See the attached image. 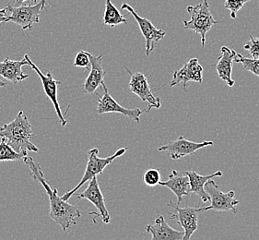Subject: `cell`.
Returning <instances> with one entry per match:
<instances>
[{
  "label": "cell",
  "instance_id": "6da1fadb",
  "mask_svg": "<svg viewBox=\"0 0 259 240\" xmlns=\"http://www.w3.org/2000/svg\"><path fill=\"white\" fill-rule=\"evenodd\" d=\"M23 162L30 168V175L31 178L41 184L47 191L50 199V211L49 217L61 226L63 231L66 232L69 228L77 225V220L81 217L80 211L73 204H68L67 201H64L62 197L58 196L57 188H52L49 183L47 182L44 177L41 167L38 163L34 162L31 156H24Z\"/></svg>",
  "mask_w": 259,
  "mask_h": 240
},
{
  "label": "cell",
  "instance_id": "7a4b0ae2",
  "mask_svg": "<svg viewBox=\"0 0 259 240\" xmlns=\"http://www.w3.org/2000/svg\"><path fill=\"white\" fill-rule=\"evenodd\" d=\"M34 137L31 125L23 111H20L11 123L0 126V138L20 153L28 154V151H39L38 147L31 141Z\"/></svg>",
  "mask_w": 259,
  "mask_h": 240
},
{
  "label": "cell",
  "instance_id": "3957f363",
  "mask_svg": "<svg viewBox=\"0 0 259 240\" xmlns=\"http://www.w3.org/2000/svg\"><path fill=\"white\" fill-rule=\"evenodd\" d=\"M187 11L190 15V21L183 20L184 28L199 34L202 47H205L207 32L218 23L211 14L207 0H203L202 3L197 6H188Z\"/></svg>",
  "mask_w": 259,
  "mask_h": 240
},
{
  "label": "cell",
  "instance_id": "277c9868",
  "mask_svg": "<svg viewBox=\"0 0 259 240\" xmlns=\"http://www.w3.org/2000/svg\"><path fill=\"white\" fill-rule=\"evenodd\" d=\"M125 151H126V148H121L118 151H115L113 155L105 157V158H101V157H99V149L94 148V149L90 150L87 167H86V170L84 172L81 180L78 182V185L75 188L68 191L67 193L64 194V196H62L63 199L68 202V199L77 192L78 188H81L85 183L90 181L94 177H97L98 175L103 174L105 167L111 165L116 158L122 156L125 153Z\"/></svg>",
  "mask_w": 259,
  "mask_h": 240
},
{
  "label": "cell",
  "instance_id": "5b68a950",
  "mask_svg": "<svg viewBox=\"0 0 259 240\" xmlns=\"http://www.w3.org/2000/svg\"><path fill=\"white\" fill-rule=\"evenodd\" d=\"M47 2L46 0H41L40 3L35 5H21L14 7L11 4L7 6V10L10 13L9 20L21 26L23 30L31 31L33 25L40 22V14L41 11L47 9Z\"/></svg>",
  "mask_w": 259,
  "mask_h": 240
},
{
  "label": "cell",
  "instance_id": "8992f818",
  "mask_svg": "<svg viewBox=\"0 0 259 240\" xmlns=\"http://www.w3.org/2000/svg\"><path fill=\"white\" fill-rule=\"evenodd\" d=\"M168 206L174 209L172 213H169L171 219L176 220L177 224L181 225L184 229L185 235L184 239L189 240L193 234L196 232L198 227V215L200 213L207 211V207H179L178 204H174L171 201H169Z\"/></svg>",
  "mask_w": 259,
  "mask_h": 240
},
{
  "label": "cell",
  "instance_id": "52a82bcc",
  "mask_svg": "<svg viewBox=\"0 0 259 240\" xmlns=\"http://www.w3.org/2000/svg\"><path fill=\"white\" fill-rule=\"evenodd\" d=\"M204 189L208 194L210 202V205L207 206V210H213L216 212L232 211L233 214H237L235 206L239 204V201L235 198V192L233 190L224 193L217 183L212 179L207 180L204 186Z\"/></svg>",
  "mask_w": 259,
  "mask_h": 240
},
{
  "label": "cell",
  "instance_id": "ba28073f",
  "mask_svg": "<svg viewBox=\"0 0 259 240\" xmlns=\"http://www.w3.org/2000/svg\"><path fill=\"white\" fill-rule=\"evenodd\" d=\"M130 75V89L133 94L138 95L140 100L148 103V108L145 112L150 113L152 108L159 109L161 105V99L153 94V90L150 88L148 78L141 72L132 73L128 68L124 67Z\"/></svg>",
  "mask_w": 259,
  "mask_h": 240
},
{
  "label": "cell",
  "instance_id": "9c48e42d",
  "mask_svg": "<svg viewBox=\"0 0 259 240\" xmlns=\"http://www.w3.org/2000/svg\"><path fill=\"white\" fill-rule=\"evenodd\" d=\"M24 57L26 58L28 66H30L41 78L42 88H44V91L47 94V98L52 102L61 125L63 127H66L67 126V120L63 115L62 111L60 108V105H59L58 100H57V88H58V85H60L61 83L54 78L53 74L50 71L47 70L46 72H44L41 68H38L36 65L30 59L28 53L24 55Z\"/></svg>",
  "mask_w": 259,
  "mask_h": 240
},
{
  "label": "cell",
  "instance_id": "30bf717a",
  "mask_svg": "<svg viewBox=\"0 0 259 240\" xmlns=\"http://www.w3.org/2000/svg\"><path fill=\"white\" fill-rule=\"evenodd\" d=\"M121 10L122 11L125 10V11H128L135 18L136 21L138 22V24L140 26L141 33L145 38L146 56H150V53L154 50L157 43L160 42L161 39H163L165 36V31H163L161 29H157L152 24L151 21H149L146 18L140 17L136 12L135 10L131 6L128 5L127 3H123L121 6Z\"/></svg>",
  "mask_w": 259,
  "mask_h": 240
},
{
  "label": "cell",
  "instance_id": "8fae6325",
  "mask_svg": "<svg viewBox=\"0 0 259 240\" xmlns=\"http://www.w3.org/2000/svg\"><path fill=\"white\" fill-rule=\"evenodd\" d=\"M214 145L213 141H203V142H195L188 141L185 137L180 136L176 141H171L165 145L159 148V151H165L166 153L171 157L172 160H178L183 157L196 153V151L207 146Z\"/></svg>",
  "mask_w": 259,
  "mask_h": 240
},
{
  "label": "cell",
  "instance_id": "7c38bea8",
  "mask_svg": "<svg viewBox=\"0 0 259 240\" xmlns=\"http://www.w3.org/2000/svg\"><path fill=\"white\" fill-rule=\"evenodd\" d=\"M101 86L104 90V94L98 101L97 113L99 115H104V114H108V113H118L124 116L130 117V119L134 120L136 122L140 123V115L145 112V110H141L140 108L130 109V108L123 107L122 105H120L116 102V100L112 97L104 82Z\"/></svg>",
  "mask_w": 259,
  "mask_h": 240
},
{
  "label": "cell",
  "instance_id": "4fadbf2b",
  "mask_svg": "<svg viewBox=\"0 0 259 240\" xmlns=\"http://www.w3.org/2000/svg\"><path fill=\"white\" fill-rule=\"evenodd\" d=\"M190 82L202 84L203 68L197 58H191L179 70L174 72L170 87L182 84V89L187 91V84Z\"/></svg>",
  "mask_w": 259,
  "mask_h": 240
},
{
  "label": "cell",
  "instance_id": "5bb4252c",
  "mask_svg": "<svg viewBox=\"0 0 259 240\" xmlns=\"http://www.w3.org/2000/svg\"><path fill=\"white\" fill-rule=\"evenodd\" d=\"M77 198H86L94 204L98 210L99 214L104 224H109L111 222V216L108 210L106 208L105 199L99 186L97 177H94L90 180L87 188L81 193L77 194Z\"/></svg>",
  "mask_w": 259,
  "mask_h": 240
},
{
  "label": "cell",
  "instance_id": "9a60e30c",
  "mask_svg": "<svg viewBox=\"0 0 259 240\" xmlns=\"http://www.w3.org/2000/svg\"><path fill=\"white\" fill-rule=\"evenodd\" d=\"M89 57L91 61V71L83 84L81 91L85 94H94L104 83L106 71L104 70L102 62L103 55L95 57L92 54H89Z\"/></svg>",
  "mask_w": 259,
  "mask_h": 240
},
{
  "label": "cell",
  "instance_id": "2e32d148",
  "mask_svg": "<svg viewBox=\"0 0 259 240\" xmlns=\"http://www.w3.org/2000/svg\"><path fill=\"white\" fill-rule=\"evenodd\" d=\"M145 231L151 235L152 240H183L185 235V232L177 231L168 225L161 214L156 216L153 224L146 226Z\"/></svg>",
  "mask_w": 259,
  "mask_h": 240
},
{
  "label": "cell",
  "instance_id": "e0dca14e",
  "mask_svg": "<svg viewBox=\"0 0 259 240\" xmlns=\"http://www.w3.org/2000/svg\"><path fill=\"white\" fill-rule=\"evenodd\" d=\"M159 185L161 187H166L171 190L177 196V203L179 204L183 203L184 196H190V183L187 172H180L177 170H172L169 175L167 181H160Z\"/></svg>",
  "mask_w": 259,
  "mask_h": 240
},
{
  "label": "cell",
  "instance_id": "ac0fdd59",
  "mask_svg": "<svg viewBox=\"0 0 259 240\" xmlns=\"http://www.w3.org/2000/svg\"><path fill=\"white\" fill-rule=\"evenodd\" d=\"M235 55H236L235 50L230 49L227 47H223L221 48V56L215 65L219 78L223 82H225L229 87H233L235 84V82L232 78V71H233V65Z\"/></svg>",
  "mask_w": 259,
  "mask_h": 240
},
{
  "label": "cell",
  "instance_id": "d6986e66",
  "mask_svg": "<svg viewBox=\"0 0 259 240\" xmlns=\"http://www.w3.org/2000/svg\"><path fill=\"white\" fill-rule=\"evenodd\" d=\"M24 65H28L25 57L19 61L6 58L2 62H0V76L10 81L12 84H19L29 77L28 74L24 73L21 69Z\"/></svg>",
  "mask_w": 259,
  "mask_h": 240
},
{
  "label": "cell",
  "instance_id": "ffe728a7",
  "mask_svg": "<svg viewBox=\"0 0 259 240\" xmlns=\"http://www.w3.org/2000/svg\"><path fill=\"white\" fill-rule=\"evenodd\" d=\"M187 174L189 178V183H190V192L197 194L201 198L203 203L209 202V196L204 189V186L206 182L209 179L223 176L222 171H217V172L208 175V176H201L195 171H187Z\"/></svg>",
  "mask_w": 259,
  "mask_h": 240
},
{
  "label": "cell",
  "instance_id": "44dd1931",
  "mask_svg": "<svg viewBox=\"0 0 259 240\" xmlns=\"http://www.w3.org/2000/svg\"><path fill=\"white\" fill-rule=\"evenodd\" d=\"M104 23L111 28L126 23V19L120 13L119 10L112 3L111 0L105 1Z\"/></svg>",
  "mask_w": 259,
  "mask_h": 240
},
{
  "label": "cell",
  "instance_id": "7402d4cb",
  "mask_svg": "<svg viewBox=\"0 0 259 240\" xmlns=\"http://www.w3.org/2000/svg\"><path fill=\"white\" fill-rule=\"evenodd\" d=\"M28 154L20 153L13 150L5 140L1 139L0 142V162H11V161H20L23 160L24 156Z\"/></svg>",
  "mask_w": 259,
  "mask_h": 240
},
{
  "label": "cell",
  "instance_id": "603a6c76",
  "mask_svg": "<svg viewBox=\"0 0 259 240\" xmlns=\"http://www.w3.org/2000/svg\"><path fill=\"white\" fill-rule=\"evenodd\" d=\"M234 61L242 64L245 70L252 72L259 78V58H244L241 54L236 53Z\"/></svg>",
  "mask_w": 259,
  "mask_h": 240
},
{
  "label": "cell",
  "instance_id": "cb8c5ba5",
  "mask_svg": "<svg viewBox=\"0 0 259 240\" xmlns=\"http://www.w3.org/2000/svg\"><path fill=\"white\" fill-rule=\"evenodd\" d=\"M143 181L148 187H156L161 181V173L155 168L149 169L143 176Z\"/></svg>",
  "mask_w": 259,
  "mask_h": 240
},
{
  "label": "cell",
  "instance_id": "d4e9b609",
  "mask_svg": "<svg viewBox=\"0 0 259 240\" xmlns=\"http://www.w3.org/2000/svg\"><path fill=\"white\" fill-rule=\"evenodd\" d=\"M251 0H225L224 7L231 12L232 19H236L238 11Z\"/></svg>",
  "mask_w": 259,
  "mask_h": 240
},
{
  "label": "cell",
  "instance_id": "484cf974",
  "mask_svg": "<svg viewBox=\"0 0 259 240\" xmlns=\"http://www.w3.org/2000/svg\"><path fill=\"white\" fill-rule=\"evenodd\" d=\"M250 40L244 45V48L248 53L251 58H259V37L249 35Z\"/></svg>",
  "mask_w": 259,
  "mask_h": 240
},
{
  "label": "cell",
  "instance_id": "4316f807",
  "mask_svg": "<svg viewBox=\"0 0 259 240\" xmlns=\"http://www.w3.org/2000/svg\"><path fill=\"white\" fill-rule=\"evenodd\" d=\"M89 54L90 53L83 51V50L78 52L76 58H75V60H74V66L77 68H89L91 65Z\"/></svg>",
  "mask_w": 259,
  "mask_h": 240
},
{
  "label": "cell",
  "instance_id": "83f0119b",
  "mask_svg": "<svg viewBox=\"0 0 259 240\" xmlns=\"http://www.w3.org/2000/svg\"><path fill=\"white\" fill-rule=\"evenodd\" d=\"M9 17H10V13L7 9L0 10V23H5V22L10 21Z\"/></svg>",
  "mask_w": 259,
  "mask_h": 240
},
{
  "label": "cell",
  "instance_id": "f1b7e54d",
  "mask_svg": "<svg viewBox=\"0 0 259 240\" xmlns=\"http://www.w3.org/2000/svg\"><path fill=\"white\" fill-rule=\"evenodd\" d=\"M28 0H12V2L13 3H15V4H20V5H23L24 4V2H26ZM34 1V3L36 4L37 1L38 0H33Z\"/></svg>",
  "mask_w": 259,
  "mask_h": 240
},
{
  "label": "cell",
  "instance_id": "f546056e",
  "mask_svg": "<svg viewBox=\"0 0 259 240\" xmlns=\"http://www.w3.org/2000/svg\"><path fill=\"white\" fill-rule=\"evenodd\" d=\"M0 87H7V84L2 79H0Z\"/></svg>",
  "mask_w": 259,
  "mask_h": 240
}]
</instances>
